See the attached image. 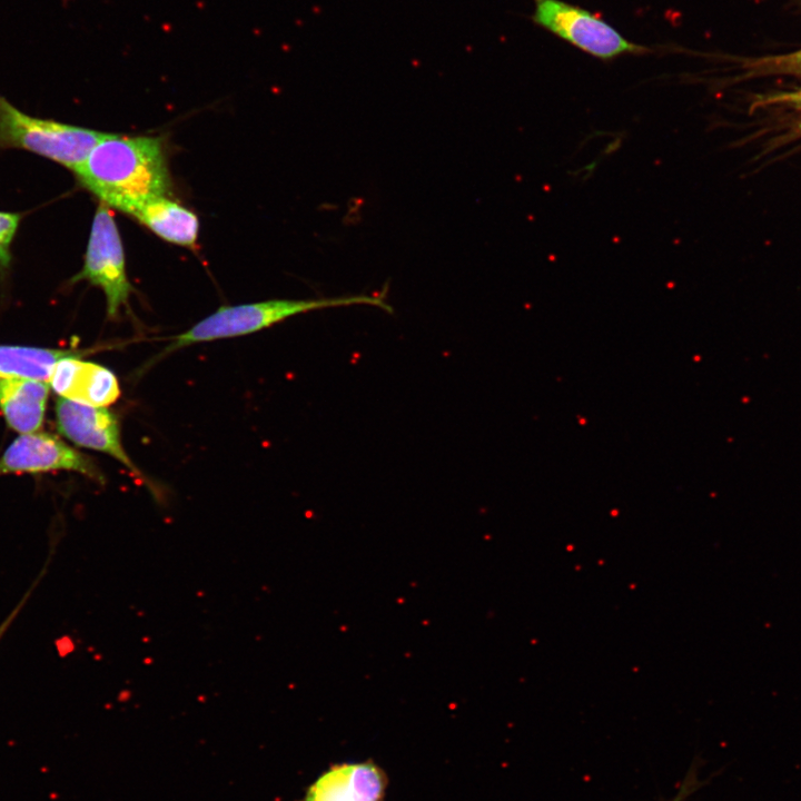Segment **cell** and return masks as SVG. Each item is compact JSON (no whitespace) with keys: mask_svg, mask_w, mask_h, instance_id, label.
Listing matches in <instances>:
<instances>
[{"mask_svg":"<svg viewBox=\"0 0 801 801\" xmlns=\"http://www.w3.org/2000/svg\"><path fill=\"white\" fill-rule=\"evenodd\" d=\"M73 174L101 204L128 215L170 190L159 137L108 134Z\"/></svg>","mask_w":801,"mask_h":801,"instance_id":"6da1fadb","label":"cell"},{"mask_svg":"<svg viewBox=\"0 0 801 801\" xmlns=\"http://www.w3.org/2000/svg\"><path fill=\"white\" fill-rule=\"evenodd\" d=\"M354 305L376 306L388 313L393 310L383 297L368 295L316 299H269L221 306L188 330L172 337L157 359L194 344L253 334L299 314Z\"/></svg>","mask_w":801,"mask_h":801,"instance_id":"7a4b0ae2","label":"cell"},{"mask_svg":"<svg viewBox=\"0 0 801 801\" xmlns=\"http://www.w3.org/2000/svg\"><path fill=\"white\" fill-rule=\"evenodd\" d=\"M107 135L30 116L0 95V149L27 150L75 171Z\"/></svg>","mask_w":801,"mask_h":801,"instance_id":"3957f363","label":"cell"},{"mask_svg":"<svg viewBox=\"0 0 801 801\" xmlns=\"http://www.w3.org/2000/svg\"><path fill=\"white\" fill-rule=\"evenodd\" d=\"M531 20L538 27L602 60L645 55L649 47L627 40L600 16L563 0H533Z\"/></svg>","mask_w":801,"mask_h":801,"instance_id":"277c9868","label":"cell"},{"mask_svg":"<svg viewBox=\"0 0 801 801\" xmlns=\"http://www.w3.org/2000/svg\"><path fill=\"white\" fill-rule=\"evenodd\" d=\"M81 280L103 291L109 319H117L122 308L129 309L134 287L127 276L121 237L110 208L101 202L92 219L82 268L70 283Z\"/></svg>","mask_w":801,"mask_h":801,"instance_id":"5b68a950","label":"cell"},{"mask_svg":"<svg viewBox=\"0 0 801 801\" xmlns=\"http://www.w3.org/2000/svg\"><path fill=\"white\" fill-rule=\"evenodd\" d=\"M58 471L103 482L101 471L89 456L47 432L20 434L0 456V476Z\"/></svg>","mask_w":801,"mask_h":801,"instance_id":"8992f818","label":"cell"},{"mask_svg":"<svg viewBox=\"0 0 801 801\" xmlns=\"http://www.w3.org/2000/svg\"><path fill=\"white\" fill-rule=\"evenodd\" d=\"M58 432L77 446L105 453L135 476L144 477L123 448L120 422L107 407L58 397L55 404Z\"/></svg>","mask_w":801,"mask_h":801,"instance_id":"52a82bcc","label":"cell"},{"mask_svg":"<svg viewBox=\"0 0 801 801\" xmlns=\"http://www.w3.org/2000/svg\"><path fill=\"white\" fill-rule=\"evenodd\" d=\"M388 779L373 761L330 765L307 789L303 801H384Z\"/></svg>","mask_w":801,"mask_h":801,"instance_id":"ba28073f","label":"cell"},{"mask_svg":"<svg viewBox=\"0 0 801 801\" xmlns=\"http://www.w3.org/2000/svg\"><path fill=\"white\" fill-rule=\"evenodd\" d=\"M49 386L59 397L91 406L106 407L120 396L113 372L97 363L83 360L81 356H70L58 362Z\"/></svg>","mask_w":801,"mask_h":801,"instance_id":"9c48e42d","label":"cell"},{"mask_svg":"<svg viewBox=\"0 0 801 801\" xmlns=\"http://www.w3.org/2000/svg\"><path fill=\"white\" fill-rule=\"evenodd\" d=\"M50 389L42 380L0 377V412L7 425L19 434L39 431Z\"/></svg>","mask_w":801,"mask_h":801,"instance_id":"30bf717a","label":"cell"},{"mask_svg":"<svg viewBox=\"0 0 801 801\" xmlns=\"http://www.w3.org/2000/svg\"><path fill=\"white\" fill-rule=\"evenodd\" d=\"M131 216L168 243L184 247H195L197 243L198 217L167 196L145 202Z\"/></svg>","mask_w":801,"mask_h":801,"instance_id":"8fae6325","label":"cell"},{"mask_svg":"<svg viewBox=\"0 0 801 801\" xmlns=\"http://www.w3.org/2000/svg\"><path fill=\"white\" fill-rule=\"evenodd\" d=\"M88 352L0 344V377L30 378L49 384L58 362Z\"/></svg>","mask_w":801,"mask_h":801,"instance_id":"7c38bea8","label":"cell"},{"mask_svg":"<svg viewBox=\"0 0 801 801\" xmlns=\"http://www.w3.org/2000/svg\"><path fill=\"white\" fill-rule=\"evenodd\" d=\"M21 221L18 212L0 211V273L11 264V246Z\"/></svg>","mask_w":801,"mask_h":801,"instance_id":"4fadbf2b","label":"cell"},{"mask_svg":"<svg viewBox=\"0 0 801 801\" xmlns=\"http://www.w3.org/2000/svg\"><path fill=\"white\" fill-rule=\"evenodd\" d=\"M752 65L761 71H781L801 75V49L789 55L764 58Z\"/></svg>","mask_w":801,"mask_h":801,"instance_id":"5bb4252c","label":"cell"},{"mask_svg":"<svg viewBox=\"0 0 801 801\" xmlns=\"http://www.w3.org/2000/svg\"><path fill=\"white\" fill-rule=\"evenodd\" d=\"M699 787H700V782L696 779L695 772L690 771L688 773L684 782L678 790V793L670 801H684Z\"/></svg>","mask_w":801,"mask_h":801,"instance_id":"9a60e30c","label":"cell"},{"mask_svg":"<svg viewBox=\"0 0 801 801\" xmlns=\"http://www.w3.org/2000/svg\"><path fill=\"white\" fill-rule=\"evenodd\" d=\"M34 586V585H33ZM33 586H31L27 594L23 595V597L20 600V602L14 606V609L9 613V615L0 623V641L3 637L4 633L13 622V620L18 616L20 611L22 610L23 605L26 604L27 600L29 599Z\"/></svg>","mask_w":801,"mask_h":801,"instance_id":"2e32d148","label":"cell"},{"mask_svg":"<svg viewBox=\"0 0 801 801\" xmlns=\"http://www.w3.org/2000/svg\"><path fill=\"white\" fill-rule=\"evenodd\" d=\"M773 102H784L791 105L801 113V89L793 92H785L771 98Z\"/></svg>","mask_w":801,"mask_h":801,"instance_id":"e0dca14e","label":"cell"}]
</instances>
